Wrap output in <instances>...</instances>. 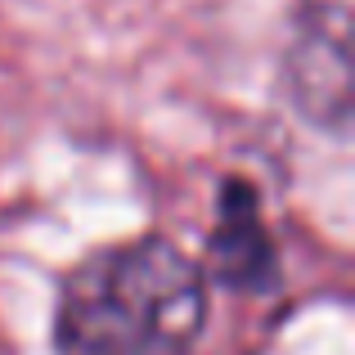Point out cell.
<instances>
[{
    "label": "cell",
    "instance_id": "cell-1",
    "mask_svg": "<svg viewBox=\"0 0 355 355\" xmlns=\"http://www.w3.org/2000/svg\"><path fill=\"white\" fill-rule=\"evenodd\" d=\"M202 306V270L175 243H121L63 284L54 347L59 355H189Z\"/></svg>",
    "mask_w": 355,
    "mask_h": 355
},
{
    "label": "cell",
    "instance_id": "cell-2",
    "mask_svg": "<svg viewBox=\"0 0 355 355\" xmlns=\"http://www.w3.org/2000/svg\"><path fill=\"white\" fill-rule=\"evenodd\" d=\"M207 266L211 279L230 288H266L275 279V248H270V234L261 225L252 184L230 180L220 189V225L211 230Z\"/></svg>",
    "mask_w": 355,
    "mask_h": 355
}]
</instances>
